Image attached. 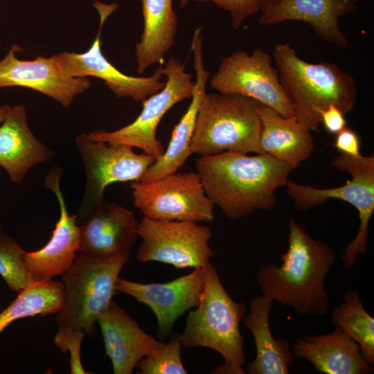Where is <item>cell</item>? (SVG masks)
Listing matches in <instances>:
<instances>
[{"label":"cell","instance_id":"cell-6","mask_svg":"<svg viewBox=\"0 0 374 374\" xmlns=\"http://www.w3.org/2000/svg\"><path fill=\"white\" fill-rule=\"evenodd\" d=\"M206 280L199 304L190 310L180 335L184 349L199 346L213 349L224 363L243 370L246 357L240 323L247 311L245 303L235 301L222 285L215 267H205Z\"/></svg>","mask_w":374,"mask_h":374},{"label":"cell","instance_id":"cell-11","mask_svg":"<svg viewBox=\"0 0 374 374\" xmlns=\"http://www.w3.org/2000/svg\"><path fill=\"white\" fill-rule=\"evenodd\" d=\"M210 85L219 93L250 98L284 117H295L278 72L272 65V57L261 48L251 54L238 51L224 57Z\"/></svg>","mask_w":374,"mask_h":374},{"label":"cell","instance_id":"cell-2","mask_svg":"<svg viewBox=\"0 0 374 374\" xmlns=\"http://www.w3.org/2000/svg\"><path fill=\"white\" fill-rule=\"evenodd\" d=\"M289 229L282 264L260 267L257 284L262 294L301 315H324L330 305L324 280L335 262V253L327 244L311 238L292 218Z\"/></svg>","mask_w":374,"mask_h":374},{"label":"cell","instance_id":"cell-17","mask_svg":"<svg viewBox=\"0 0 374 374\" xmlns=\"http://www.w3.org/2000/svg\"><path fill=\"white\" fill-rule=\"evenodd\" d=\"M138 224L132 211L104 199L79 225L78 252L96 259L130 253Z\"/></svg>","mask_w":374,"mask_h":374},{"label":"cell","instance_id":"cell-31","mask_svg":"<svg viewBox=\"0 0 374 374\" xmlns=\"http://www.w3.org/2000/svg\"><path fill=\"white\" fill-rule=\"evenodd\" d=\"M334 147L341 154L350 157L361 156V140L358 134L350 129L344 128L336 134Z\"/></svg>","mask_w":374,"mask_h":374},{"label":"cell","instance_id":"cell-28","mask_svg":"<svg viewBox=\"0 0 374 374\" xmlns=\"http://www.w3.org/2000/svg\"><path fill=\"white\" fill-rule=\"evenodd\" d=\"M25 251L3 232L0 235V275L9 288L19 292L33 280L24 262Z\"/></svg>","mask_w":374,"mask_h":374},{"label":"cell","instance_id":"cell-9","mask_svg":"<svg viewBox=\"0 0 374 374\" xmlns=\"http://www.w3.org/2000/svg\"><path fill=\"white\" fill-rule=\"evenodd\" d=\"M134 206L143 216L159 220L211 222L214 204L197 172H175L130 184Z\"/></svg>","mask_w":374,"mask_h":374},{"label":"cell","instance_id":"cell-1","mask_svg":"<svg viewBox=\"0 0 374 374\" xmlns=\"http://www.w3.org/2000/svg\"><path fill=\"white\" fill-rule=\"evenodd\" d=\"M195 167L208 198L235 220L272 208L275 190L286 185L293 169L266 153L249 156L231 152L200 157Z\"/></svg>","mask_w":374,"mask_h":374},{"label":"cell","instance_id":"cell-30","mask_svg":"<svg viewBox=\"0 0 374 374\" xmlns=\"http://www.w3.org/2000/svg\"><path fill=\"white\" fill-rule=\"evenodd\" d=\"M194 1H211L218 7L228 11L231 16V26L238 28L249 16L260 10L259 0H192Z\"/></svg>","mask_w":374,"mask_h":374},{"label":"cell","instance_id":"cell-22","mask_svg":"<svg viewBox=\"0 0 374 374\" xmlns=\"http://www.w3.org/2000/svg\"><path fill=\"white\" fill-rule=\"evenodd\" d=\"M53 155L30 130L24 106H11L0 124V166L12 181L21 183L31 168L46 163Z\"/></svg>","mask_w":374,"mask_h":374},{"label":"cell","instance_id":"cell-33","mask_svg":"<svg viewBox=\"0 0 374 374\" xmlns=\"http://www.w3.org/2000/svg\"><path fill=\"white\" fill-rule=\"evenodd\" d=\"M11 106L8 105H4L0 106V124L2 123L8 113L10 109Z\"/></svg>","mask_w":374,"mask_h":374},{"label":"cell","instance_id":"cell-26","mask_svg":"<svg viewBox=\"0 0 374 374\" xmlns=\"http://www.w3.org/2000/svg\"><path fill=\"white\" fill-rule=\"evenodd\" d=\"M63 299L62 282L52 279L33 280L0 312V333L15 320L58 313L62 309Z\"/></svg>","mask_w":374,"mask_h":374},{"label":"cell","instance_id":"cell-21","mask_svg":"<svg viewBox=\"0 0 374 374\" xmlns=\"http://www.w3.org/2000/svg\"><path fill=\"white\" fill-rule=\"evenodd\" d=\"M292 352L295 359L308 361L317 373L370 374L374 371L359 344L337 326L328 334L298 339Z\"/></svg>","mask_w":374,"mask_h":374},{"label":"cell","instance_id":"cell-34","mask_svg":"<svg viewBox=\"0 0 374 374\" xmlns=\"http://www.w3.org/2000/svg\"><path fill=\"white\" fill-rule=\"evenodd\" d=\"M260 6V11L275 4L278 0H259Z\"/></svg>","mask_w":374,"mask_h":374},{"label":"cell","instance_id":"cell-20","mask_svg":"<svg viewBox=\"0 0 374 374\" xmlns=\"http://www.w3.org/2000/svg\"><path fill=\"white\" fill-rule=\"evenodd\" d=\"M201 33V28L194 31L190 48L196 75L192 100L174 127L168 148L147 169L141 181L147 182L177 172L193 154L190 144L196 118L202 100L206 93V84L210 75L204 64Z\"/></svg>","mask_w":374,"mask_h":374},{"label":"cell","instance_id":"cell-14","mask_svg":"<svg viewBox=\"0 0 374 374\" xmlns=\"http://www.w3.org/2000/svg\"><path fill=\"white\" fill-rule=\"evenodd\" d=\"M204 267L166 283H140L118 277L116 290L152 310L157 320V335L164 339L177 319L199 304L206 280Z\"/></svg>","mask_w":374,"mask_h":374},{"label":"cell","instance_id":"cell-5","mask_svg":"<svg viewBox=\"0 0 374 374\" xmlns=\"http://www.w3.org/2000/svg\"><path fill=\"white\" fill-rule=\"evenodd\" d=\"M260 105L240 95L206 93L196 118L190 144L193 154H262Z\"/></svg>","mask_w":374,"mask_h":374},{"label":"cell","instance_id":"cell-7","mask_svg":"<svg viewBox=\"0 0 374 374\" xmlns=\"http://www.w3.org/2000/svg\"><path fill=\"white\" fill-rule=\"evenodd\" d=\"M332 164L337 170L349 173L351 180L330 188H317L290 180L285 186L299 211H308L328 199L347 202L357 210L359 230L343 249L341 256L344 269L350 271L357 256L368 253V223L374 211V155L350 157L341 154L332 159Z\"/></svg>","mask_w":374,"mask_h":374},{"label":"cell","instance_id":"cell-27","mask_svg":"<svg viewBox=\"0 0 374 374\" xmlns=\"http://www.w3.org/2000/svg\"><path fill=\"white\" fill-rule=\"evenodd\" d=\"M332 320L359 346L367 362L374 366V319L366 310L357 290H348L331 311Z\"/></svg>","mask_w":374,"mask_h":374},{"label":"cell","instance_id":"cell-16","mask_svg":"<svg viewBox=\"0 0 374 374\" xmlns=\"http://www.w3.org/2000/svg\"><path fill=\"white\" fill-rule=\"evenodd\" d=\"M62 170L51 168L46 176L44 186L55 195L60 206V217L49 241L42 248L25 252L24 262L33 280L52 279L64 275L73 265L80 242L76 215H70L60 189Z\"/></svg>","mask_w":374,"mask_h":374},{"label":"cell","instance_id":"cell-25","mask_svg":"<svg viewBox=\"0 0 374 374\" xmlns=\"http://www.w3.org/2000/svg\"><path fill=\"white\" fill-rule=\"evenodd\" d=\"M142 12L143 30L135 49L139 73L161 62L172 48L177 30L172 0H142Z\"/></svg>","mask_w":374,"mask_h":374},{"label":"cell","instance_id":"cell-13","mask_svg":"<svg viewBox=\"0 0 374 374\" xmlns=\"http://www.w3.org/2000/svg\"><path fill=\"white\" fill-rule=\"evenodd\" d=\"M93 6L100 16L98 33L87 51L57 53L62 74L67 78L93 76L100 78L118 98H130L135 101H143L160 91L165 84V82L161 81L164 76L163 66H159L150 76H132L123 73L105 57L100 48L102 28L117 5H105L96 1Z\"/></svg>","mask_w":374,"mask_h":374},{"label":"cell","instance_id":"cell-12","mask_svg":"<svg viewBox=\"0 0 374 374\" xmlns=\"http://www.w3.org/2000/svg\"><path fill=\"white\" fill-rule=\"evenodd\" d=\"M142 240L136 253L140 262L157 261L176 268L204 267L213 252L211 230L193 221L159 220L143 216L138 224Z\"/></svg>","mask_w":374,"mask_h":374},{"label":"cell","instance_id":"cell-8","mask_svg":"<svg viewBox=\"0 0 374 374\" xmlns=\"http://www.w3.org/2000/svg\"><path fill=\"white\" fill-rule=\"evenodd\" d=\"M76 149L85 172V189L76 214L82 222L104 199L105 188L111 184L140 181L155 161L153 156L137 154L132 148L91 139L88 134L75 138Z\"/></svg>","mask_w":374,"mask_h":374},{"label":"cell","instance_id":"cell-32","mask_svg":"<svg viewBox=\"0 0 374 374\" xmlns=\"http://www.w3.org/2000/svg\"><path fill=\"white\" fill-rule=\"evenodd\" d=\"M344 115L338 107L330 105L321 113V124L328 132L337 134L346 127Z\"/></svg>","mask_w":374,"mask_h":374},{"label":"cell","instance_id":"cell-29","mask_svg":"<svg viewBox=\"0 0 374 374\" xmlns=\"http://www.w3.org/2000/svg\"><path fill=\"white\" fill-rule=\"evenodd\" d=\"M180 335H173L168 343L141 359L136 365L141 374H186L181 359Z\"/></svg>","mask_w":374,"mask_h":374},{"label":"cell","instance_id":"cell-10","mask_svg":"<svg viewBox=\"0 0 374 374\" xmlns=\"http://www.w3.org/2000/svg\"><path fill=\"white\" fill-rule=\"evenodd\" d=\"M166 77L163 88L143 100V109L130 124L117 130H96L88 134L96 141L120 143L138 148L143 152L157 158L164 152L161 143L157 139V128L163 116L175 105L192 98L195 81L186 73L179 60L170 58L162 69Z\"/></svg>","mask_w":374,"mask_h":374},{"label":"cell","instance_id":"cell-35","mask_svg":"<svg viewBox=\"0 0 374 374\" xmlns=\"http://www.w3.org/2000/svg\"><path fill=\"white\" fill-rule=\"evenodd\" d=\"M189 1L190 0H180V5H179L180 8L185 7Z\"/></svg>","mask_w":374,"mask_h":374},{"label":"cell","instance_id":"cell-23","mask_svg":"<svg viewBox=\"0 0 374 374\" xmlns=\"http://www.w3.org/2000/svg\"><path fill=\"white\" fill-rule=\"evenodd\" d=\"M274 301L264 295L253 297L250 313L244 317L245 326L253 335L256 355L248 364L249 374H288L295 357L289 341L275 339L271 333L269 317Z\"/></svg>","mask_w":374,"mask_h":374},{"label":"cell","instance_id":"cell-36","mask_svg":"<svg viewBox=\"0 0 374 374\" xmlns=\"http://www.w3.org/2000/svg\"><path fill=\"white\" fill-rule=\"evenodd\" d=\"M2 233V231H1V226L0 225V235Z\"/></svg>","mask_w":374,"mask_h":374},{"label":"cell","instance_id":"cell-3","mask_svg":"<svg viewBox=\"0 0 374 374\" xmlns=\"http://www.w3.org/2000/svg\"><path fill=\"white\" fill-rule=\"evenodd\" d=\"M130 253L105 259L76 254L71 267L62 276V307L55 318L57 331L55 344L62 353H70L71 373H87L80 360V348L87 334L95 332V322L116 292L119 273Z\"/></svg>","mask_w":374,"mask_h":374},{"label":"cell","instance_id":"cell-24","mask_svg":"<svg viewBox=\"0 0 374 374\" xmlns=\"http://www.w3.org/2000/svg\"><path fill=\"white\" fill-rule=\"evenodd\" d=\"M258 114L262 124V153L286 162L293 169L310 157L314 147L310 130L295 117H284L262 104Z\"/></svg>","mask_w":374,"mask_h":374},{"label":"cell","instance_id":"cell-15","mask_svg":"<svg viewBox=\"0 0 374 374\" xmlns=\"http://www.w3.org/2000/svg\"><path fill=\"white\" fill-rule=\"evenodd\" d=\"M19 46L14 44L0 61V88L21 87L32 89L59 103L64 107L75 96L91 86L87 78H67L60 69L57 54L22 60L16 57Z\"/></svg>","mask_w":374,"mask_h":374},{"label":"cell","instance_id":"cell-4","mask_svg":"<svg viewBox=\"0 0 374 374\" xmlns=\"http://www.w3.org/2000/svg\"><path fill=\"white\" fill-rule=\"evenodd\" d=\"M273 58L295 118L310 131L318 130L321 113L329 105L336 106L345 114L353 108L356 82L338 65L304 61L288 43L278 44Z\"/></svg>","mask_w":374,"mask_h":374},{"label":"cell","instance_id":"cell-19","mask_svg":"<svg viewBox=\"0 0 374 374\" xmlns=\"http://www.w3.org/2000/svg\"><path fill=\"white\" fill-rule=\"evenodd\" d=\"M359 0H278L261 11L258 24H278L286 21L308 23L323 41L348 48V40L341 31L339 19L354 11Z\"/></svg>","mask_w":374,"mask_h":374},{"label":"cell","instance_id":"cell-18","mask_svg":"<svg viewBox=\"0 0 374 374\" xmlns=\"http://www.w3.org/2000/svg\"><path fill=\"white\" fill-rule=\"evenodd\" d=\"M107 356L115 374H131L137 363L164 344L145 332L116 302L112 300L99 316Z\"/></svg>","mask_w":374,"mask_h":374}]
</instances>
